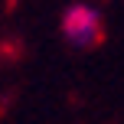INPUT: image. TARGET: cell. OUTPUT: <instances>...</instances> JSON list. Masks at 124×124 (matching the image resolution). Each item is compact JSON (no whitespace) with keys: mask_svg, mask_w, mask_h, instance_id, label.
Listing matches in <instances>:
<instances>
[{"mask_svg":"<svg viewBox=\"0 0 124 124\" xmlns=\"http://www.w3.org/2000/svg\"><path fill=\"white\" fill-rule=\"evenodd\" d=\"M62 36L75 49H92L105 39V16L95 3H69L62 13Z\"/></svg>","mask_w":124,"mask_h":124,"instance_id":"6da1fadb","label":"cell"}]
</instances>
